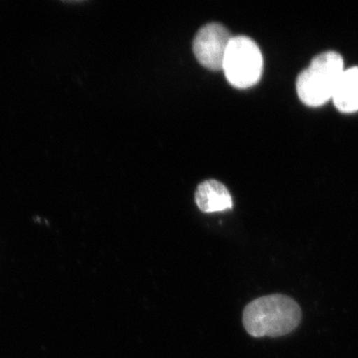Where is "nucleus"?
Returning <instances> with one entry per match:
<instances>
[{
  "label": "nucleus",
  "instance_id": "obj_1",
  "mask_svg": "<svg viewBox=\"0 0 358 358\" xmlns=\"http://www.w3.org/2000/svg\"><path fill=\"white\" fill-rule=\"evenodd\" d=\"M301 310L285 294H268L252 301L243 312V326L254 338H278L291 334L300 324Z\"/></svg>",
  "mask_w": 358,
  "mask_h": 358
},
{
  "label": "nucleus",
  "instance_id": "obj_2",
  "mask_svg": "<svg viewBox=\"0 0 358 358\" xmlns=\"http://www.w3.org/2000/svg\"><path fill=\"white\" fill-rule=\"evenodd\" d=\"M345 70L343 59L338 52L315 56L296 80V93L301 102L317 108L331 101Z\"/></svg>",
  "mask_w": 358,
  "mask_h": 358
},
{
  "label": "nucleus",
  "instance_id": "obj_3",
  "mask_svg": "<svg viewBox=\"0 0 358 358\" xmlns=\"http://www.w3.org/2000/svg\"><path fill=\"white\" fill-rule=\"evenodd\" d=\"M263 55L256 42L247 36L231 39L223 62L226 79L233 87L247 89L260 81Z\"/></svg>",
  "mask_w": 358,
  "mask_h": 358
},
{
  "label": "nucleus",
  "instance_id": "obj_4",
  "mask_svg": "<svg viewBox=\"0 0 358 358\" xmlns=\"http://www.w3.org/2000/svg\"><path fill=\"white\" fill-rule=\"evenodd\" d=\"M232 38L225 26L219 23L204 25L193 40L195 57L207 69L222 70L226 51Z\"/></svg>",
  "mask_w": 358,
  "mask_h": 358
},
{
  "label": "nucleus",
  "instance_id": "obj_5",
  "mask_svg": "<svg viewBox=\"0 0 358 358\" xmlns=\"http://www.w3.org/2000/svg\"><path fill=\"white\" fill-rule=\"evenodd\" d=\"M195 202L204 213L225 211L233 206L229 190L215 179H209L199 185L195 192Z\"/></svg>",
  "mask_w": 358,
  "mask_h": 358
},
{
  "label": "nucleus",
  "instance_id": "obj_6",
  "mask_svg": "<svg viewBox=\"0 0 358 358\" xmlns=\"http://www.w3.org/2000/svg\"><path fill=\"white\" fill-rule=\"evenodd\" d=\"M331 101L339 112L346 114L358 112V67L345 70Z\"/></svg>",
  "mask_w": 358,
  "mask_h": 358
}]
</instances>
